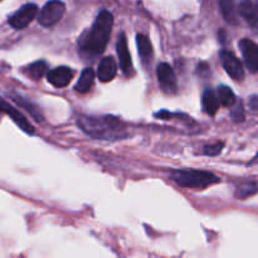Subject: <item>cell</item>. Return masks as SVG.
<instances>
[{"mask_svg":"<svg viewBox=\"0 0 258 258\" xmlns=\"http://www.w3.org/2000/svg\"><path fill=\"white\" fill-rule=\"evenodd\" d=\"M203 108H204V112L209 116H213L216 115L217 111L219 108V100H218V96L214 93L213 90H206L203 93Z\"/></svg>","mask_w":258,"mask_h":258,"instance_id":"16","label":"cell"},{"mask_svg":"<svg viewBox=\"0 0 258 258\" xmlns=\"http://www.w3.org/2000/svg\"><path fill=\"white\" fill-rule=\"evenodd\" d=\"M136 45H138L139 54H140L143 62L145 64L151 62V58H153V45H151L150 39L145 34H138L136 35Z\"/></svg>","mask_w":258,"mask_h":258,"instance_id":"14","label":"cell"},{"mask_svg":"<svg viewBox=\"0 0 258 258\" xmlns=\"http://www.w3.org/2000/svg\"><path fill=\"white\" fill-rule=\"evenodd\" d=\"M0 113H5V115L9 116V117L12 118V120L14 121L25 134H28V135H33V134H34V127L30 125V122L25 118V116L22 115L17 108L13 107L12 105H9V103H8L7 101L3 100V98H0Z\"/></svg>","mask_w":258,"mask_h":258,"instance_id":"8","label":"cell"},{"mask_svg":"<svg viewBox=\"0 0 258 258\" xmlns=\"http://www.w3.org/2000/svg\"><path fill=\"white\" fill-rule=\"evenodd\" d=\"M47 70V62H44V60H37V62L28 66L27 73L28 76H30V78H33V80H40V78L45 75Z\"/></svg>","mask_w":258,"mask_h":258,"instance_id":"19","label":"cell"},{"mask_svg":"<svg viewBox=\"0 0 258 258\" xmlns=\"http://www.w3.org/2000/svg\"><path fill=\"white\" fill-rule=\"evenodd\" d=\"M113 25V15L102 10L96 18L92 28L81 38L80 48L88 55H98L105 50Z\"/></svg>","mask_w":258,"mask_h":258,"instance_id":"1","label":"cell"},{"mask_svg":"<svg viewBox=\"0 0 258 258\" xmlns=\"http://www.w3.org/2000/svg\"><path fill=\"white\" fill-rule=\"evenodd\" d=\"M249 106H251L253 110H258V97L257 96L251 97V100H249Z\"/></svg>","mask_w":258,"mask_h":258,"instance_id":"24","label":"cell"},{"mask_svg":"<svg viewBox=\"0 0 258 258\" xmlns=\"http://www.w3.org/2000/svg\"><path fill=\"white\" fill-rule=\"evenodd\" d=\"M238 12L241 17L246 20L247 24L258 34V7L251 0H243L239 4Z\"/></svg>","mask_w":258,"mask_h":258,"instance_id":"12","label":"cell"},{"mask_svg":"<svg viewBox=\"0 0 258 258\" xmlns=\"http://www.w3.org/2000/svg\"><path fill=\"white\" fill-rule=\"evenodd\" d=\"M38 14V7L33 3L23 5L18 12H15L12 17L9 18V25L14 29H24L30 23L33 22Z\"/></svg>","mask_w":258,"mask_h":258,"instance_id":"5","label":"cell"},{"mask_svg":"<svg viewBox=\"0 0 258 258\" xmlns=\"http://www.w3.org/2000/svg\"><path fill=\"white\" fill-rule=\"evenodd\" d=\"M217 96H218L219 103L224 106V107H232L237 102L236 95H234V92L228 86H219Z\"/></svg>","mask_w":258,"mask_h":258,"instance_id":"18","label":"cell"},{"mask_svg":"<svg viewBox=\"0 0 258 258\" xmlns=\"http://www.w3.org/2000/svg\"><path fill=\"white\" fill-rule=\"evenodd\" d=\"M171 179L181 188L189 189H206L213 184L219 183L218 176L213 173L197 169H184L171 173Z\"/></svg>","mask_w":258,"mask_h":258,"instance_id":"3","label":"cell"},{"mask_svg":"<svg viewBox=\"0 0 258 258\" xmlns=\"http://www.w3.org/2000/svg\"><path fill=\"white\" fill-rule=\"evenodd\" d=\"M156 76H158V81L160 87L163 88L164 92L173 93L176 92L178 90V82H176V76L173 68L168 63H160L156 68Z\"/></svg>","mask_w":258,"mask_h":258,"instance_id":"6","label":"cell"},{"mask_svg":"<svg viewBox=\"0 0 258 258\" xmlns=\"http://www.w3.org/2000/svg\"><path fill=\"white\" fill-rule=\"evenodd\" d=\"M219 8L227 23L233 25L237 24L238 19H237V10L233 0H219Z\"/></svg>","mask_w":258,"mask_h":258,"instance_id":"17","label":"cell"},{"mask_svg":"<svg viewBox=\"0 0 258 258\" xmlns=\"http://www.w3.org/2000/svg\"><path fill=\"white\" fill-rule=\"evenodd\" d=\"M239 48L243 54L247 68L252 73L258 72V44L249 39H242L239 42Z\"/></svg>","mask_w":258,"mask_h":258,"instance_id":"9","label":"cell"},{"mask_svg":"<svg viewBox=\"0 0 258 258\" xmlns=\"http://www.w3.org/2000/svg\"><path fill=\"white\" fill-rule=\"evenodd\" d=\"M257 7H258V4H257Z\"/></svg>","mask_w":258,"mask_h":258,"instance_id":"25","label":"cell"},{"mask_svg":"<svg viewBox=\"0 0 258 258\" xmlns=\"http://www.w3.org/2000/svg\"><path fill=\"white\" fill-rule=\"evenodd\" d=\"M73 75L75 73H73V71L70 67L60 66V67H57L48 72L47 80L54 87L63 88L70 85V82L73 78Z\"/></svg>","mask_w":258,"mask_h":258,"instance_id":"11","label":"cell"},{"mask_svg":"<svg viewBox=\"0 0 258 258\" xmlns=\"http://www.w3.org/2000/svg\"><path fill=\"white\" fill-rule=\"evenodd\" d=\"M13 98H14V101L20 106V107H23L24 110H27L28 112L30 113V116H32L33 118H35V121H43L42 113L39 112V110H38V108L35 107L33 103H30L28 100H25V98L20 97V96H17V95L13 96Z\"/></svg>","mask_w":258,"mask_h":258,"instance_id":"21","label":"cell"},{"mask_svg":"<svg viewBox=\"0 0 258 258\" xmlns=\"http://www.w3.org/2000/svg\"><path fill=\"white\" fill-rule=\"evenodd\" d=\"M223 146H224L223 143H216V144H212V145H207L206 148L203 149V153L204 155L207 156H216L218 155V154H221Z\"/></svg>","mask_w":258,"mask_h":258,"instance_id":"22","label":"cell"},{"mask_svg":"<svg viewBox=\"0 0 258 258\" xmlns=\"http://www.w3.org/2000/svg\"><path fill=\"white\" fill-rule=\"evenodd\" d=\"M66 5L60 0H50L42 8L38 14V22L42 27H53L62 19Z\"/></svg>","mask_w":258,"mask_h":258,"instance_id":"4","label":"cell"},{"mask_svg":"<svg viewBox=\"0 0 258 258\" xmlns=\"http://www.w3.org/2000/svg\"><path fill=\"white\" fill-rule=\"evenodd\" d=\"M258 191V184L254 181H247V183H242L237 186L236 197L238 199H246L248 197L253 196Z\"/></svg>","mask_w":258,"mask_h":258,"instance_id":"20","label":"cell"},{"mask_svg":"<svg viewBox=\"0 0 258 258\" xmlns=\"http://www.w3.org/2000/svg\"><path fill=\"white\" fill-rule=\"evenodd\" d=\"M117 73V64L112 57H105L97 68V77L101 82H110Z\"/></svg>","mask_w":258,"mask_h":258,"instance_id":"13","label":"cell"},{"mask_svg":"<svg viewBox=\"0 0 258 258\" xmlns=\"http://www.w3.org/2000/svg\"><path fill=\"white\" fill-rule=\"evenodd\" d=\"M221 62L228 76H231L234 81H242L244 78V70L242 66L241 60L236 57L232 52L228 50H222L221 54Z\"/></svg>","mask_w":258,"mask_h":258,"instance_id":"7","label":"cell"},{"mask_svg":"<svg viewBox=\"0 0 258 258\" xmlns=\"http://www.w3.org/2000/svg\"><path fill=\"white\" fill-rule=\"evenodd\" d=\"M116 50H117L118 59H120L121 70H122L123 75L128 77L130 75H133V60H131V54L130 52H128L126 35L123 34V33H121V34L118 35Z\"/></svg>","mask_w":258,"mask_h":258,"instance_id":"10","label":"cell"},{"mask_svg":"<svg viewBox=\"0 0 258 258\" xmlns=\"http://www.w3.org/2000/svg\"><path fill=\"white\" fill-rule=\"evenodd\" d=\"M77 125L87 135L102 140H117L125 136V128L122 122L113 116H81L77 120Z\"/></svg>","mask_w":258,"mask_h":258,"instance_id":"2","label":"cell"},{"mask_svg":"<svg viewBox=\"0 0 258 258\" xmlns=\"http://www.w3.org/2000/svg\"><path fill=\"white\" fill-rule=\"evenodd\" d=\"M93 82H95V72H93V70L92 68H85L81 73L77 85L75 86V90L80 93L90 92Z\"/></svg>","mask_w":258,"mask_h":258,"instance_id":"15","label":"cell"},{"mask_svg":"<svg viewBox=\"0 0 258 258\" xmlns=\"http://www.w3.org/2000/svg\"><path fill=\"white\" fill-rule=\"evenodd\" d=\"M231 117L236 122H241V121L244 120V110L242 103H237L236 107H233V110L231 111Z\"/></svg>","mask_w":258,"mask_h":258,"instance_id":"23","label":"cell"}]
</instances>
